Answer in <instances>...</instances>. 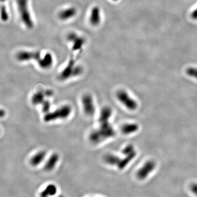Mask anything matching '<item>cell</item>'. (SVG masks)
I'll use <instances>...</instances> for the list:
<instances>
[{
    "instance_id": "1",
    "label": "cell",
    "mask_w": 197,
    "mask_h": 197,
    "mask_svg": "<svg viewBox=\"0 0 197 197\" xmlns=\"http://www.w3.org/2000/svg\"><path fill=\"white\" fill-rule=\"evenodd\" d=\"M115 135V130L109 122L100 123L98 128L92 131L89 139L93 144H97L114 137Z\"/></svg>"
},
{
    "instance_id": "2",
    "label": "cell",
    "mask_w": 197,
    "mask_h": 197,
    "mask_svg": "<svg viewBox=\"0 0 197 197\" xmlns=\"http://www.w3.org/2000/svg\"><path fill=\"white\" fill-rule=\"evenodd\" d=\"M72 112V108L70 105H62L53 112L45 114L43 120L45 122H51L58 120H65L71 115Z\"/></svg>"
},
{
    "instance_id": "3",
    "label": "cell",
    "mask_w": 197,
    "mask_h": 197,
    "mask_svg": "<svg viewBox=\"0 0 197 197\" xmlns=\"http://www.w3.org/2000/svg\"><path fill=\"white\" fill-rule=\"evenodd\" d=\"M28 2L29 0H17L18 11L22 22L26 28L31 29L34 28V24L30 14Z\"/></svg>"
},
{
    "instance_id": "4",
    "label": "cell",
    "mask_w": 197,
    "mask_h": 197,
    "mask_svg": "<svg viewBox=\"0 0 197 197\" xmlns=\"http://www.w3.org/2000/svg\"><path fill=\"white\" fill-rule=\"evenodd\" d=\"M83 72V68L81 66L76 64L75 60L71 59L67 67L63 69L59 75L60 81H65L70 78L76 77Z\"/></svg>"
},
{
    "instance_id": "5",
    "label": "cell",
    "mask_w": 197,
    "mask_h": 197,
    "mask_svg": "<svg viewBox=\"0 0 197 197\" xmlns=\"http://www.w3.org/2000/svg\"><path fill=\"white\" fill-rule=\"evenodd\" d=\"M116 98L121 104L129 110H135L137 107V104L135 100L131 98L125 90H118L116 93Z\"/></svg>"
},
{
    "instance_id": "6",
    "label": "cell",
    "mask_w": 197,
    "mask_h": 197,
    "mask_svg": "<svg viewBox=\"0 0 197 197\" xmlns=\"http://www.w3.org/2000/svg\"><path fill=\"white\" fill-rule=\"evenodd\" d=\"M82 104L84 112L87 116L92 117L95 113L94 100L90 94H84L81 98Z\"/></svg>"
},
{
    "instance_id": "7",
    "label": "cell",
    "mask_w": 197,
    "mask_h": 197,
    "mask_svg": "<svg viewBox=\"0 0 197 197\" xmlns=\"http://www.w3.org/2000/svg\"><path fill=\"white\" fill-rule=\"evenodd\" d=\"M41 56V53L39 51H20L17 53L16 58L18 61L22 62L32 60H36L37 62Z\"/></svg>"
},
{
    "instance_id": "8",
    "label": "cell",
    "mask_w": 197,
    "mask_h": 197,
    "mask_svg": "<svg viewBox=\"0 0 197 197\" xmlns=\"http://www.w3.org/2000/svg\"><path fill=\"white\" fill-rule=\"evenodd\" d=\"M53 93L51 90L48 89L46 90H39L32 95L31 102L33 105H38L43 104L45 101L46 97H51L53 96Z\"/></svg>"
},
{
    "instance_id": "9",
    "label": "cell",
    "mask_w": 197,
    "mask_h": 197,
    "mask_svg": "<svg viewBox=\"0 0 197 197\" xmlns=\"http://www.w3.org/2000/svg\"><path fill=\"white\" fill-rule=\"evenodd\" d=\"M67 39L69 42H71L73 44L72 50L73 51H77L81 49L86 42V40L83 37L79 36L75 32L70 33L67 36Z\"/></svg>"
},
{
    "instance_id": "10",
    "label": "cell",
    "mask_w": 197,
    "mask_h": 197,
    "mask_svg": "<svg viewBox=\"0 0 197 197\" xmlns=\"http://www.w3.org/2000/svg\"><path fill=\"white\" fill-rule=\"evenodd\" d=\"M156 164L153 162H147L141 169L138 170L136 173L137 178L140 180H144L146 178L148 175L154 170Z\"/></svg>"
},
{
    "instance_id": "11",
    "label": "cell",
    "mask_w": 197,
    "mask_h": 197,
    "mask_svg": "<svg viewBox=\"0 0 197 197\" xmlns=\"http://www.w3.org/2000/svg\"><path fill=\"white\" fill-rule=\"evenodd\" d=\"M39 67L42 69H49L53 64V57L51 53H45L43 56H41L37 61Z\"/></svg>"
},
{
    "instance_id": "12",
    "label": "cell",
    "mask_w": 197,
    "mask_h": 197,
    "mask_svg": "<svg viewBox=\"0 0 197 197\" xmlns=\"http://www.w3.org/2000/svg\"><path fill=\"white\" fill-rule=\"evenodd\" d=\"M77 13L76 8L73 7H71L60 11L58 14V17L62 21L68 20L75 17Z\"/></svg>"
},
{
    "instance_id": "13",
    "label": "cell",
    "mask_w": 197,
    "mask_h": 197,
    "mask_svg": "<svg viewBox=\"0 0 197 197\" xmlns=\"http://www.w3.org/2000/svg\"><path fill=\"white\" fill-rule=\"evenodd\" d=\"M101 13L100 9L98 6L93 7L90 11L89 16V23L92 25L96 26L100 24Z\"/></svg>"
},
{
    "instance_id": "14",
    "label": "cell",
    "mask_w": 197,
    "mask_h": 197,
    "mask_svg": "<svg viewBox=\"0 0 197 197\" xmlns=\"http://www.w3.org/2000/svg\"><path fill=\"white\" fill-rule=\"evenodd\" d=\"M112 109L109 106H105L101 109L98 117V123L109 122V119L112 116Z\"/></svg>"
},
{
    "instance_id": "15",
    "label": "cell",
    "mask_w": 197,
    "mask_h": 197,
    "mask_svg": "<svg viewBox=\"0 0 197 197\" xmlns=\"http://www.w3.org/2000/svg\"><path fill=\"white\" fill-rule=\"evenodd\" d=\"M59 155L56 153L51 154L45 165V169L47 172L53 170L59 161Z\"/></svg>"
},
{
    "instance_id": "16",
    "label": "cell",
    "mask_w": 197,
    "mask_h": 197,
    "mask_svg": "<svg viewBox=\"0 0 197 197\" xmlns=\"http://www.w3.org/2000/svg\"><path fill=\"white\" fill-rule=\"evenodd\" d=\"M46 157V152L45 151H40L37 152L31 157L30 159V163L31 165L34 167H36L40 165L45 159Z\"/></svg>"
},
{
    "instance_id": "17",
    "label": "cell",
    "mask_w": 197,
    "mask_h": 197,
    "mask_svg": "<svg viewBox=\"0 0 197 197\" xmlns=\"http://www.w3.org/2000/svg\"><path fill=\"white\" fill-rule=\"evenodd\" d=\"M139 126L135 123H126L121 127V131L124 134H130L138 130Z\"/></svg>"
},
{
    "instance_id": "18",
    "label": "cell",
    "mask_w": 197,
    "mask_h": 197,
    "mask_svg": "<svg viewBox=\"0 0 197 197\" xmlns=\"http://www.w3.org/2000/svg\"><path fill=\"white\" fill-rule=\"evenodd\" d=\"M104 161L105 163L110 165H117L120 163L121 158L116 155L112 154H107L104 157Z\"/></svg>"
},
{
    "instance_id": "19",
    "label": "cell",
    "mask_w": 197,
    "mask_h": 197,
    "mask_svg": "<svg viewBox=\"0 0 197 197\" xmlns=\"http://www.w3.org/2000/svg\"><path fill=\"white\" fill-rule=\"evenodd\" d=\"M57 192V188L56 185L50 184L45 187V189L41 192V197H50L56 195Z\"/></svg>"
},
{
    "instance_id": "20",
    "label": "cell",
    "mask_w": 197,
    "mask_h": 197,
    "mask_svg": "<svg viewBox=\"0 0 197 197\" xmlns=\"http://www.w3.org/2000/svg\"><path fill=\"white\" fill-rule=\"evenodd\" d=\"M0 15H1V18L3 21L6 22L8 19V14L7 13L6 8L4 6H3L0 8Z\"/></svg>"
},
{
    "instance_id": "21",
    "label": "cell",
    "mask_w": 197,
    "mask_h": 197,
    "mask_svg": "<svg viewBox=\"0 0 197 197\" xmlns=\"http://www.w3.org/2000/svg\"><path fill=\"white\" fill-rule=\"evenodd\" d=\"M135 152L134 151V148L132 145H129L126 146L124 148V149L123 150L122 153H123L124 155L126 156V155H128V154H131L133 152Z\"/></svg>"
},
{
    "instance_id": "22",
    "label": "cell",
    "mask_w": 197,
    "mask_h": 197,
    "mask_svg": "<svg viewBox=\"0 0 197 197\" xmlns=\"http://www.w3.org/2000/svg\"><path fill=\"white\" fill-rule=\"evenodd\" d=\"M192 192L195 195H197V184H193L191 185L190 187Z\"/></svg>"
},
{
    "instance_id": "23",
    "label": "cell",
    "mask_w": 197,
    "mask_h": 197,
    "mask_svg": "<svg viewBox=\"0 0 197 197\" xmlns=\"http://www.w3.org/2000/svg\"><path fill=\"white\" fill-rule=\"evenodd\" d=\"M191 17L194 19H197V8L191 13Z\"/></svg>"
},
{
    "instance_id": "24",
    "label": "cell",
    "mask_w": 197,
    "mask_h": 197,
    "mask_svg": "<svg viewBox=\"0 0 197 197\" xmlns=\"http://www.w3.org/2000/svg\"><path fill=\"white\" fill-rule=\"evenodd\" d=\"M5 115H6V112L4 111L3 109H0V118L4 117Z\"/></svg>"
},
{
    "instance_id": "25",
    "label": "cell",
    "mask_w": 197,
    "mask_h": 197,
    "mask_svg": "<svg viewBox=\"0 0 197 197\" xmlns=\"http://www.w3.org/2000/svg\"><path fill=\"white\" fill-rule=\"evenodd\" d=\"M6 1V0H0V2H4Z\"/></svg>"
},
{
    "instance_id": "26",
    "label": "cell",
    "mask_w": 197,
    "mask_h": 197,
    "mask_svg": "<svg viewBox=\"0 0 197 197\" xmlns=\"http://www.w3.org/2000/svg\"><path fill=\"white\" fill-rule=\"evenodd\" d=\"M113 1H114V2H116V1H118V0H112Z\"/></svg>"
},
{
    "instance_id": "27",
    "label": "cell",
    "mask_w": 197,
    "mask_h": 197,
    "mask_svg": "<svg viewBox=\"0 0 197 197\" xmlns=\"http://www.w3.org/2000/svg\"><path fill=\"white\" fill-rule=\"evenodd\" d=\"M58 197H64L63 195H59Z\"/></svg>"
},
{
    "instance_id": "28",
    "label": "cell",
    "mask_w": 197,
    "mask_h": 197,
    "mask_svg": "<svg viewBox=\"0 0 197 197\" xmlns=\"http://www.w3.org/2000/svg\"><path fill=\"white\" fill-rule=\"evenodd\" d=\"M40 197H41V196H40Z\"/></svg>"
},
{
    "instance_id": "29",
    "label": "cell",
    "mask_w": 197,
    "mask_h": 197,
    "mask_svg": "<svg viewBox=\"0 0 197 197\" xmlns=\"http://www.w3.org/2000/svg\"><path fill=\"white\" fill-rule=\"evenodd\" d=\"M0 8H1V7H0Z\"/></svg>"
},
{
    "instance_id": "30",
    "label": "cell",
    "mask_w": 197,
    "mask_h": 197,
    "mask_svg": "<svg viewBox=\"0 0 197 197\" xmlns=\"http://www.w3.org/2000/svg\"><path fill=\"white\" fill-rule=\"evenodd\" d=\"M0 132H1V131H0Z\"/></svg>"
}]
</instances>
